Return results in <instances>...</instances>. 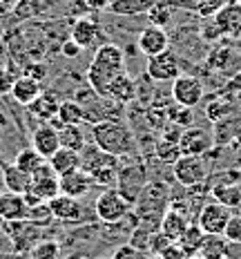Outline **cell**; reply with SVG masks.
I'll return each instance as SVG.
<instances>
[{
	"label": "cell",
	"instance_id": "1",
	"mask_svg": "<svg viewBox=\"0 0 241 259\" xmlns=\"http://www.w3.org/2000/svg\"><path fill=\"white\" fill-rule=\"evenodd\" d=\"M123 72H125V56H123L121 47L114 42H103L96 47V54L87 67V83L96 96L107 99L110 83Z\"/></svg>",
	"mask_w": 241,
	"mask_h": 259
},
{
	"label": "cell",
	"instance_id": "2",
	"mask_svg": "<svg viewBox=\"0 0 241 259\" xmlns=\"http://www.w3.org/2000/svg\"><path fill=\"white\" fill-rule=\"evenodd\" d=\"M92 143L99 145L103 152L114 156H132L136 154V139L134 132L119 118H105L92 125Z\"/></svg>",
	"mask_w": 241,
	"mask_h": 259
},
{
	"label": "cell",
	"instance_id": "3",
	"mask_svg": "<svg viewBox=\"0 0 241 259\" xmlns=\"http://www.w3.org/2000/svg\"><path fill=\"white\" fill-rule=\"evenodd\" d=\"M119 156L107 154L99 145H85L80 150V170H85L92 177L94 186H114L121 168Z\"/></svg>",
	"mask_w": 241,
	"mask_h": 259
},
{
	"label": "cell",
	"instance_id": "4",
	"mask_svg": "<svg viewBox=\"0 0 241 259\" xmlns=\"http://www.w3.org/2000/svg\"><path fill=\"white\" fill-rule=\"evenodd\" d=\"M132 206L134 203L130 199H125L123 194L116 190V188H107L96 197V203H94V212L99 221L112 226V224H119L132 212Z\"/></svg>",
	"mask_w": 241,
	"mask_h": 259
},
{
	"label": "cell",
	"instance_id": "5",
	"mask_svg": "<svg viewBox=\"0 0 241 259\" xmlns=\"http://www.w3.org/2000/svg\"><path fill=\"white\" fill-rule=\"evenodd\" d=\"M203 80L199 76H195V74H183L181 72L179 76L172 80V90H170V94H172V101L176 105L181 107H195L201 103L203 99Z\"/></svg>",
	"mask_w": 241,
	"mask_h": 259
},
{
	"label": "cell",
	"instance_id": "6",
	"mask_svg": "<svg viewBox=\"0 0 241 259\" xmlns=\"http://www.w3.org/2000/svg\"><path fill=\"white\" fill-rule=\"evenodd\" d=\"M146 72H148V78L154 80V83H172L181 74L179 54H174L172 50H165V52L157 54V56H150Z\"/></svg>",
	"mask_w": 241,
	"mask_h": 259
},
{
	"label": "cell",
	"instance_id": "7",
	"mask_svg": "<svg viewBox=\"0 0 241 259\" xmlns=\"http://www.w3.org/2000/svg\"><path fill=\"white\" fill-rule=\"evenodd\" d=\"M230 217H232V208L223 206L217 199H212V201H206L201 206L197 224L201 226V230L206 235H223Z\"/></svg>",
	"mask_w": 241,
	"mask_h": 259
},
{
	"label": "cell",
	"instance_id": "8",
	"mask_svg": "<svg viewBox=\"0 0 241 259\" xmlns=\"http://www.w3.org/2000/svg\"><path fill=\"white\" fill-rule=\"evenodd\" d=\"M172 172H174V179L185 188L201 186L208 179L206 163H203L201 156H195V154H181L172 163Z\"/></svg>",
	"mask_w": 241,
	"mask_h": 259
},
{
	"label": "cell",
	"instance_id": "9",
	"mask_svg": "<svg viewBox=\"0 0 241 259\" xmlns=\"http://www.w3.org/2000/svg\"><path fill=\"white\" fill-rule=\"evenodd\" d=\"M27 192L38 197L40 201H50V199H54L56 194H61V177L54 172L50 161H45V163L31 175V186Z\"/></svg>",
	"mask_w": 241,
	"mask_h": 259
},
{
	"label": "cell",
	"instance_id": "10",
	"mask_svg": "<svg viewBox=\"0 0 241 259\" xmlns=\"http://www.w3.org/2000/svg\"><path fill=\"white\" fill-rule=\"evenodd\" d=\"M146 188V170L141 163H132L125 168H119V177H116V190H119L125 199L134 203L138 194Z\"/></svg>",
	"mask_w": 241,
	"mask_h": 259
},
{
	"label": "cell",
	"instance_id": "11",
	"mask_svg": "<svg viewBox=\"0 0 241 259\" xmlns=\"http://www.w3.org/2000/svg\"><path fill=\"white\" fill-rule=\"evenodd\" d=\"M50 210L54 214V219L63 221V224H83L87 221L85 217V210H83V203L78 201L76 197H69V194H56L54 199H50Z\"/></svg>",
	"mask_w": 241,
	"mask_h": 259
},
{
	"label": "cell",
	"instance_id": "12",
	"mask_svg": "<svg viewBox=\"0 0 241 259\" xmlns=\"http://www.w3.org/2000/svg\"><path fill=\"white\" fill-rule=\"evenodd\" d=\"M214 25L219 27L221 36H230V38H241V3L230 0L226 3L217 14L212 16Z\"/></svg>",
	"mask_w": 241,
	"mask_h": 259
},
{
	"label": "cell",
	"instance_id": "13",
	"mask_svg": "<svg viewBox=\"0 0 241 259\" xmlns=\"http://www.w3.org/2000/svg\"><path fill=\"white\" fill-rule=\"evenodd\" d=\"M136 47H138V52H143L148 58L157 56V54L170 50V36L163 27H157V25L143 27L136 38Z\"/></svg>",
	"mask_w": 241,
	"mask_h": 259
},
{
	"label": "cell",
	"instance_id": "14",
	"mask_svg": "<svg viewBox=\"0 0 241 259\" xmlns=\"http://www.w3.org/2000/svg\"><path fill=\"white\" fill-rule=\"evenodd\" d=\"M179 148H181V154L203 156L212 148V134L201 127H187L185 132H181Z\"/></svg>",
	"mask_w": 241,
	"mask_h": 259
},
{
	"label": "cell",
	"instance_id": "15",
	"mask_svg": "<svg viewBox=\"0 0 241 259\" xmlns=\"http://www.w3.org/2000/svg\"><path fill=\"white\" fill-rule=\"evenodd\" d=\"M31 148L40 156L50 159V156L61 148V139H58V130L52 123H42L31 132Z\"/></svg>",
	"mask_w": 241,
	"mask_h": 259
},
{
	"label": "cell",
	"instance_id": "16",
	"mask_svg": "<svg viewBox=\"0 0 241 259\" xmlns=\"http://www.w3.org/2000/svg\"><path fill=\"white\" fill-rule=\"evenodd\" d=\"M206 65L214 72L223 74V76H232L234 72H241V56L228 47H217L214 52H210Z\"/></svg>",
	"mask_w": 241,
	"mask_h": 259
},
{
	"label": "cell",
	"instance_id": "17",
	"mask_svg": "<svg viewBox=\"0 0 241 259\" xmlns=\"http://www.w3.org/2000/svg\"><path fill=\"white\" fill-rule=\"evenodd\" d=\"M29 206L25 197L18 192H3L0 194V219L3 221H27Z\"/></svg>",
	"mask_w": 241,
	"mask_h": 259
},
{
	"label": "cell",
	"instance_id": "18",
	"mask_svg": "<svg viewBox=\"0 0 241 259\" xmlns=\"http://www.w3.org/2000/svg\"><path fill=\"white\" fill-rule=\"evenodd\" d=\"M69 38L76 40L83 50H89L96 42L101 40V27L94 23L92 18H76L72 23V29H69Z\"/></svg>",
	"mask_w": 241,
	"mask_h": 259
},
{
	"label": "cell",
	"instance_id": "19",
	"mask_svg": "<svg viewBox=\"0 0 241 259\" xmlns=\"http://www.w3.org/2000/svg\"><path fill=\"white\" fill-rule=\"evenodd\" d=\"M187 226H190V217H187L179 206H172L170 210H165L163 212L161 224H159V230L168 235L172 241H179V237L185 233Z\"/></svg>",
	"mask_w": 241,
	"mask_h": 259
},
{
	"label": "cell",
	"instance_id": "20",
	"mask_svg": "<svg viewBox=\"0 0 241 259\" xmlns=\"http://www.w3.org/2000/svg\"><path fill=\"white\" fill-rule=\"evenodd\" d=\"M136 96H138V88H136L134 78H132L127 72L119 74V76H116V78L110 83V88H107V99L116 101L119 105L132 103Z\"/></svg>",
	"mask_w": 241,
	"mask_h": 259
},
{
	"label": "cell",
	"instance_id": "21",
	"mask_svg": "<svg viewBox=\"0 0 241 259\" xmlns=\"http://www.w3.org/2000/svg\"><path fill=\"white\" fill-rule=\"evenodd\" d=\"M92 186H94L92 177L85 170H74V172H67V175L61 177V192L69 194V197H76V199L85 197Z\"/></svg>",
	"mask_w": 241,
	"mask_h": 259
},
{
	"label": "cell",
	"instance_id": "22",
	"mask_svg": "<svg viewBox=\"0 0 241 259\" xmlns=\"http://www.w3.org/2000/svg\"><path fill=\"white\" fill-rule=\"evenodd\" d=\"M40 92H42L40 80H36V78H31V76H27V74H23V76L16 78V83H14V88H12V94H9V96H12V99L18 105L29 107L36 99H38Z\"/></svg>",
	"mask_w": 241,
	"mask_h": 259
},
{
	"label": "cell",
	"instance_id": "23",
	"mask_svg": "<svg viewBox=\"0 0 241 259\" xmlns=\"http://www.w3.org/2000/svg\"><path fill=\"white\" fill-rule=\"evenodd\" d=\"M85 121V107L76 103V101H61L58 105L56 116L52 118V125L54 127H63V125H80Z\"/></svg>",
	"mask_w": 241,
	"mask_h": 259
},
{
	"label": "cell",
	"instance_id": "24",
	"mask_svg": "<svg viewBox=\"0 0 241 259\" xmlns=\"http://www.w3.org/2000/svg\"><path fill=\"white\" fill-rule=\"evenodd\" d=\"M47 161H50V165L58 177L67 175V172H74V170H80V152L69 150V148H58Z\"/></svg>",
	"mask_w": 241,
	"mask_h": 259
},
{
	"label": "cell",
	"instance_id": "25",
	"mask_svg": "<svg viewBox=\"0 0 241 259\" xmlns=\"http://www.w3.org/2000/svg\"><path fill=\"white\" fill-rule=\"evenodd\" d=\"M58 105H61V101H58V96L54 94V92H40L38 99L34 101V103L29 105V112L34 114L38 121H45L50 123L54 116H56L58 112Z\"/></svg>",
	"mask_w": 241,
	"mask_h": 259
},
{
	"label": "cell",
	"instance_id": "26",
	"mask_svg": "<svg viewBox=\"0 0 241 259\" xmlns=\"http://www.w3.org/2000/svg\"><path fill=\"white\" fill-rule=\"evenodd\" d=\"M159 0H112L107 12L114 16H141L148 14Z\"/></svg>",
	"mask_w": 241,
	"mask_h": 259
},
{
	"label": "cell",
	"instance_id": "27",
	"mask_svg": "<svg viewBox=\"0 0 241 259\" xmlns=\"http://www.w3.org/2000/svg\"><path fill=\"white\" fill-rule=\"evenodd\" d=\"M3 175H5V183H7V190L9 192H18L25 194L31 186V175L25 170H20L16 163L12 165H3Z\"/></svg>",
	"mask_w": 241,
	"mask_h": 259
},
{
	"label": "cell",
	"instance_id": "28",
	"mask_svg": "<svg viewBox=\"0 0 241 259\" xmlns=\"http://www.w3.org/2000/svg\"><path fill=\"white\" fill-rule=\"evenodd\" d=\"M201 259H226L228 257V239L223 235H206L199 248Z\"/></svg>",
	"mask_w": 241,
	"mask_h": 259
},
{
	"label": "cell",
	"instance_id": "29",
	"mask_svg": "<svg viewBox=\"0 0 241 259\" xmlns=\"http://www.w3.org/2000/svg\"><path fill=\"white\" fill-rule=\"evenodd\" d=\"M58 139H61V148H69V150H80L87 145L85 141V130L80 125H63L58 127Z\"/></svg>",
	"mask_w": 241,
	"mask_h": 259
},
{
	"label": "cell",
	"instance_id": "30",
	"mask_svg": "<svg viewBox=\"0 0 241 259\" xmlns=\"http://www.w3.org/2000/svg\"><path fill=\"white\" fill-rule=\"evenodd\" d=\"M212 199L228 208H239L241 206V183H223V186L212 188Z\"/></svg>",
	"mask_w": 241,
	"mask_h": 259
},
{
	"label": "cell",
	"instance_id": "31",
	"mask_svg": "<svg viewBox=\"0 0 241 259\" xmlns=\"http://www.w3.org/2000/svg\"><path fill=\"white\" fill-rule=\"evenodd\" d=\"M203 239H206V233L201 230V226L199 224H190L185 228V233L179 237V241H176V244L183 246L187 255L197 257V255H199V248L203 244Z\"/></svg>",
	"mask_w": 241,
	"mask_h": 259
},
{
	"label": "cell",
	"instance_id": "32",
	"mask_svg": "<svg viewBox=\"0 0 241 259\" xmlns=\"http://www.w3.org/2000/svg\"><path fill=\"white\" fill-rule=\"evenodd\" d=\"M45 161H47L45 156H40L34 148H25V150H20V152L16 154L14 163L18 165L20 170H25V172H29V175H34V172L38 170L40 165L45 163Z\"/></svg>",
	"mask_w": 241,
	"mask_h": 259
},
{
	"label": "cell",
	"instance_id": "33",
	"mask_svg": "<svg viewBox=\"0 0 241 259\" xmlns=\"http://www.w3.org/2000/svg\"><path fill=\"white\" fill-rule=\"evenodd\" d=\"M146 16H148L150 25H157V27H163V29H165V25L172 23L174 7L168 3V0H159V3L154 5V7L150 9V12H148Z\"/></svg>",
	"mask_w": 241,
	"mask_h": 259
},
{
	"label": "cell",
	"instance_id": "34",
	"mask_svg": "<svg viewBox=\"0 0 241 259\" xmlns=\"http://www.w3.org/2000/svg\"><path fill=\"white\" fill-rule=\"evenodd\" d=\"M61 257V246L58 241H40V244L34 246L31 250V259H58Z\"/></svg>",
	"mask_w": 241,
	"mask_h": 259
},
{
	"label": "cell",
	"instance_id": "35",
	"mask_svg": "<svg viewBox=\"0 0 241 259\" xmlns=\"http://www.w3.org/2000/svg\"><path fill=\"white\" fill-rule=\"evenodd\" d=\"M157 156L161 161H165V163H174L176 159L181 156V148H179V143L176 141H161L159 145H157Z\"/></svg>",
	"mask_w": 241,
	"mask_h": 259
},
{
	"label": "cell",
	"instance_id": "36",
	"mask_svg": "<svg viewBox=\"0 0 241 259\" xmlns=\"http://www.w3.org/2000/svg\"><path fill=\"white\" fill-rule=\"evenodd\" d=\"M228 0H197V9L195 12L201 16V18H212L219 9L226 5Z\"/></svg>",
	"mask_w": 241,
	"mask_h": 259
},
{
	"label": "cell",
	"instance_id": "37",
	"mask_svg": "<svg viewBox=\"0 0 241 259\" xmlns=\"http://www.w3.org/2000/svg\"><path fill=\"white\" fill-rule=\"evenodd\" d=\"M170 244H172V239H170V237L165 235V233H161V230H157V233H152V237H150L148 250L152 252V255H161V252H163Z\"/></svg>",
	"mask_w": 241,
	"mask_h": 259
},
{
	"label": "cell",
	"instance_id": "38",
	"mask_svg": "<svg viewBox=\"0 0 241 259\" xmlns=\"http://www.w3.org/2000/svg\"><path fill=\"white\" fill-rule=\"evenodd\" d=\"M223 237L230 241V244H241V217L239 214H232L223 230Z\"/></svg>",
	"mask_w": 241,
	"mask_h": 259
},
{
	"label": "cell",
	"instance_id": "39",
	"mask_svg": "<svg viewBox=\"0 0 241 259\" xmlns=\"http://www.w3.org/2000/svg\"><path fill=\"white\" fill-rule=\"evenodd\" d=\"M16 78H18V76H16L12 69L0 65V96H9V94H12V88H14Z\"/></svg>",
	"mask_w": 241,
	"mask_h": 259
},
{
	"label": "cell",
	"instance_id": "40",
	"mask_svg": "<svg viewBox=\"0 0 241 259\" xmlns=\"http://www.w3.org/2000/svg\"><path fill=\"white\" fill-rule=\"evenodd\" d=\"M159 257L161 259H192V255H187L185 248L181 246V244H176V241H172V244L165 248V250L161 252Z\"/></svg>",
	"mask_w": 241,
	"mask_h": 259
},
{
	"label": "cell",
	"instance_id": "41",
	"mask_svg": "<svg viewBox=\"0 0 241 259\" xmlns=\"http://www.w3.org/2000/svg\"><path fill=\"white\" fill-rule=\"evenodd\" d=\"M112 259H146V255H143V250H138V248H134V246L127 244V246L119 248Z\"/></svg>",
	"mask_w": 241,
	"mask_h": 259
},
{
	"label": "cell",
	"instance_id": "42",
	"mask_svg": "<svg viewBox=\"0 0 241 259\" xmlns=\"http://www.w3.org/2000/svg\"><path fill=\"white\" fill-rule=\"evenodd\" d=\"M80 52H83V47H80L76 40H72V38H65V40H63V45H61V54H63V56H67V58H78Z\"/></svg>",
	"mask_w": 241,
	"mask_h": 259
},
{
	"label": "cell",
	"instance_id": "43",
	"mask_svg": "<svg viewBox=\"0 0 241 259\" xmlns=\"http://www.w3.org/2000/svg\"><path fill=\"white\" fill-rule=\"evenodd\" d=\"M25 74L27 76H31V78H36V80H42L47 76V67L42 63H31V65H27L25 67Z\"/></svg>",
	"mask_w": 241,
	"mask_h": 259
},
{
	"label": "cell",
	"instance_id": "44",
	"mask_svg": "<svg viewBox=\"0 0 241 259\" xmlns=\"http://www.w3.org/2000/svg\"><path fill=\"white\" fill-rule=\"evenodd\" d=\"M85 5H87L92 12H107V7L112 5V0H85Z\"/></svg>",
	"mask_w": 241,
	"mask_h": 259
},
{
	"label": "cell",
	"instance_id": "45",
	"mask_svg": "<svg viewBox=\"0 0 241 259\" xmlns=\"http://www.w3.org/2000/svg\"><path fill=\"white\" fill-rule=\"evenodd\" d=\"M20 0H0V14H9L14 9H18Z\"/></svg>",
	"mask_w": 241,
	"mask_h": 259
},
{
	"label": "cell",
	"instance_id": "46",
	"mask_svg": "<svg viewBox=\"0 0 241 259\" xmlns=\"http://www.w3.org/2000/svg\"><path fill=\"white\" fill-rule=\"evenodd\" d=\"M3 192H7V183H5V175H3V170H0V194Z\"/></svg>",
	"mask_w": 241,
	"mask_h": 259
}]
</instances>
